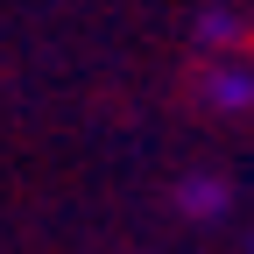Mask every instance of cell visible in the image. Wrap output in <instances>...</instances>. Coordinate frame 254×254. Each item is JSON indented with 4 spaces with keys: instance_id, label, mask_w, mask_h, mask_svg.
<instances>
[{
    "instance_id": "cell-1",
    "label": "cell",
    "mask_w": 254,
    "mask_h": 254,
    "mask_svg": "<svg viewBox=\"0 0 254 254\" xmlns=\"http://www.w3.org/2000/svg\"><path fill=\"white\" fill-rule=\"evenodd\" d=\"M198 99L212 113H254V57H212L198 71Z\"/></svg>"
},
{
    "instance_id": "cell-2",
    "label": "cell",
    "mask_w": 254,
    "mask_h": 254,
    "mask_svg": "<svg viewBox=\"0 0 254 254\" xmlns=\"http://www.w3.org/2000/svg\"><path fill=\"white\" fill-rule=\"evenodd\" d=\"M190 43H198L205 57H240V43H247V21H240V7H226V0L198 7V14H190Z\"/></svg>"
},
{
    "instance_id": "cell-3",
    "label": "cell",
    "mask_w": 254,
    "mask_h": 254,
    "mask_svg": "<svg viewBox=\"0 0 254 254\" xmlns=\"http://www.w3.org/2000/svg\"><path fill=\"white\" fill-rule=\"evenodd\" d=\"M226 205H233V184H226V177H205V170H198V177H184V184H177V212H184V219H198V226L226 219Z\"/></svg>"
}]
</instances>
